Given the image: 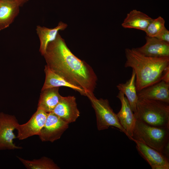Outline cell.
Wrapping results in <instances>:
<instances>
[{
    "mask_svg": "<svg viewBox=\"0 0 169 169\" xmlns=\"http://www.w3.org/2000/svg\"><path fill=\"white\" fill-rule=\"evenodd\" d=\"M47 65L71 84L82 89L88 98L94 95L97 77L92 68L68 48L59 33L43 55Z\"/></svg>",
    "mask_w": 169,
    "mask_h": 169,
    "instance_id": "obj_1",
    "label": "cell"
},
{
    "mask_svg": "<svg viewBox=\"0 0 169 169\" xmlns=\"http://www.w3.org/2000/svg\"><path fill=\"white\" fill-rule=\"evenodd\" d=\"M125 68L132 69L135 74L137 92L161 81L162 73L169 65V57H152L145 56L135 48L125 50Z\"/></svg>",
    "mask_w": 169,
    "mask_h": 169,
    "instance_id": "obj_2",
    "label": "cell"
},
{
    "mask_svg": "<svg viewBox=\"0 0 169 169\" xmlns=\"http://www.w3.org/2000/svg\"><path fill=\"white\" fill-rule=\"evenodd\" d=\"M135 116L136 119L150 125L169 128V104L138 98Z\"/></svg>",
    "mask_w": 169,
    "mask_h": 169,
    "instance_id": "obj_3",
    "label": "cell"
},
{
    "mask_svg": "<svg viewBox=\"0 0 169 169\" xmlns=\"http://www.w3.org/2000/svg\"><path fill=\"white\" fill-rule=\"evenodd\" d=\"M130 140L137 141L160 152L169 140V128L151 125L136 119Z\"/></svg>",
    "mask_w": 169,
    "mask_h": 169,
    "instance_id": "obj_4",
    "label": "cell"
},
{
    "mask_svg": "<svg viewBox=\"0 0 169 169\" xmlns=\"http://www.w3.org/2000/svg\"><path fill=\"white\" fill-rule=\"evenodd\" d=\"M88 98L95 112L98 130H103L108 129L110 126H113L127 135L126 131L120 122L117 114L113 111L107 99H98L94 95Z\"/></svg>",
    "mask_w": 169,
    "mask_h": 169,
    "instance_id": "obj_5",
    "label": "cell"
},
{
    "mask_svg": "<svg viewBox=\"0 0 169 169\" xmlns=\"http://www.w3.org/2000/svg\"><path fill=\"white\" fill-rule=\"evenodd\" d=\"M18 124L14 116L0 113V150L22 149L13 142V139L17 138L13 131Z\"/></svg>",
    "mask_w": 169,
    "mask_h": 169,
    "instance_id": "obj_6",
    "label": "cell"
},
{
    "mask_svg": "<svg viewBox=\"0 0 169 169\" xmlns=\"http://www.w3.org/2000/svg\"><path fill=\"white\" fill-rule=\"evenodd\" d=\"M68 125V123L54 112H50L38 136L42 141L53 142L60 138Z\"/></svg>",
    "mask_w": 169,
    "mask_h": 169,
    "instance_id": "obj_7",
    "label": "cell"
},
{
    "mask_svg": "<svg viewBox=\"0 0 169 169\" xmlns=\"http://www.w3.org/2000/svg\"><path fill=\"white\" fill-rule=\"evenodd\" d=\"M48 114L42 110L37 109L27 122L22 125L18 124L16 129L18 131L16 138L23 140L38 135L45 123Z\"/></svg>",
    "mask_w": 169,
    "mask_h": 169,
    "instance_id": "obj_8",
    "label": "cell"
},
{
    "mask_svg": "<svg viewBox=\"0 0 169 169\" xmlns=\"http://www.w3.org/2000/svg\"><path fill=\"white\" fill-rule=\"evenodd\" d=\"M132 141L136 143L138 153L152 169H169V160L160 151L137 141Z\"/></svg>",
    "mask_w": 169,
    "mask_h": 169,
    "instance_id": "obj_9",
    "label": "cell"
},
{
    "mask_svg": "<svg viewBox=\"0 0 169 169\" xmlns=\"http://www.w3.org/2000/svg\"><path fill=\"white\" fill-rule=\"evenodd\" d=\"M53 112L68 124L75 122L80 115L73 96H62Z\"/></svg>",
    "mask_w": 169,
    "mask_h": 169,
    "instance_id": "obj_10",
    "label": "cell"
},
{
    "mask_svg": "<svg viewBox=\"0 0 169 169\" xmlns=\"http://www.w3.org/2000/svg\"><path fill=\"white\" fill-rule=\"evenodd\" d=\"M28 0H0V31L13 22L18 14L20 7Z\"/></svg>",
    "mask_w": 169,
    "mask_h": 169,
    "instance_id": "obj_11",
    "label": "cell"
},
{
    "mask_svg": "<svg viewBox=\"0 0 169 169\" xmlns=\"http://www.w3.org/2000/svg\"><path fill=\"white\" fill-rule=\"evenodd\" d=\"M117 97L120 100L121 108L117 114L120 122L126 131L128 138L130 139L135 125L136 119L126 97L119 91Z\"/></svg>",
    "mask_w": 169,
    "mask_h": 169,
    "instance_id": "obj_12",
    "label": "cell"
},
{
    "mask_svg": "<svg viewBox=\"0 0 169 169\" xmlns=\"http://www.w3.org/2000/svg\"><path fill=\"white\" fill-rule=\"evenodd\" d=\"M146 43L143 46L135 48L141 54L152 57H169V43L155 37H146Z\"/></svg>",
    "mask_w": 169,
    "mask_h": 169,
    "instance_id": "obj_13",
    "label": "cell"
},
{
    "mask_svg": "<svg viewBox=\"0 0 169 169\" xmlns=\"http://www.w3.org/2000/svg\"><path fill=\"white\" fill-rule=\"evenodd\" d=\"M138 98L159 100L169 104V84L160 81L137 92Z\"/></svg>",
    "mask_w": 169,
    "mask_h": 169,
    "instance_id": "obj_14",
    "label": "cell"
},
{
    "mask_svg": "<svg viewBox=\"0 0 169 169\" xmlns=\"http://www.w3.org/2000/svg\"><path fill=\"white\" fill-rule=\"evenodd\" d=\"M67 25L61 21L54 28H48L40 25L36 26V31L40 42L39 52L43 55L45 53L48 44L54 40L59 30H63L67 27Z\"/></svg>",
    "mask_w": 169,
    "mask_h": 169,
    "instance_id": "obj_15",
    "label": "cell"
},
{
    "mask_svg": "<svg viewBox=\"0 0 169 169\" xmlns=\"http://www.w3.org/2000/svg\"><path fill=\"white\" fill-rule=\"evenodd\" d=\"M152 19L146 14L133 9L127 14L121 25L125 28H134L145 32Z\"/></svg>",
    "mask_w": 169,
    "mask_h": 169,
    "instance_id": "obj_16",
    "label": "cell"
},
{
    "mask_svg": "<svg viewBox=\"0 0 169 169\" xmlns=\"http://www.w3.org/2000/svg\"><path fill=\"white\" fill-rule=\"evenodd\" d=\"M59 88L53 87L41 90L37 109L47 113L53 112L62 97L59 92Z\"/></svg>",
    "mask_w": 169,
    "mask_h": 169,
    "instance_id": "obj_17",
    "label": "cell"
},
{
    "mask_svg": "<svg viewBox=\"0 0 169 169\" xmlns=\"http://www.w3.org/2000/svg\"><path fill=\"white\" fill-rule=\"evenodd\" d=\"M44 70L45 79L41 90L53 87L65 86L77 91L82 95L86 96L82 89L69 83L63 77L52 70L47 65L45 66Z\"/></svg>",
    "mask_w": 169,
    "mask_h": 169,
    "instance_id": "obj_18",
    "label": "cell"
},
{
    "mask_svg": "<svg viewBox=\"0 0 169 169\" xmlns=\"http://www.w3.org/2000/svg\"><path fill=\"white\" fill-rule=\"evenodd\" d=\"M136 75L132 70L131 76L125 83H120L117 88L121 92L127 99L135 115L136 112V105L138 100L136 85Z\"/></svg>",
    "mask_w": 169,
    "mask_h": 169,
    "instance_id": "obj_19",
    "label": "cell"
},
{
    "mask_svg": "<svg viewBox=\"0 0 169 169\" xmlns=\"http://www.w3.org/2000/svg\"><path fill=\"white\" fill-rule=\"evenodd\" d=\"M24 166L28 169H58L59 167L49 158L43 157L38 159L25 160L18 157Z\"/></svg>",
    "mask_w": 169,
    "mask_h": 169,
    "instance_id": "obj_20",
    "label": "cell"
},
{
    "mask_svg": "<svg viewBox=\"0 0 169 169\" xmlns=\"http://www.w3.org/2000/svg\"><path fill=\"white\" fill-rule=\"evenodd\" d=\"M165 21L161 16L153 19L145 31L147 36L155 37L166 27Z\"/></svg>",
    "mask_w": 169,
    "mask_h": 169,
    "instance_id": "obj_21",
    "label": "cell"
},
{
    "mask_svg": "<svg viewBox=\"0 0 169 169\" xmlns=\"http://www.w3.org/2000/svg\"><path fill=\"white\" fill-rule=\"evenodd\" d=\"M155 38L169 43V31L166 28L161 31Z\"/></svg>",
    "mask_w": 169,
    "mask_h": 169,
    "instance_id": "obj_22",
    "label": "cell"
},
{
    "mask_svg": "<svg viewBox=\"0 0 169 169\" xmlns=\"http://www.w3.org/2000/svg\"><path fill=\"white\" fill-rule=\"evenodd\" d=\"M161 81L169 84V65L163 70L161 76Z\"/></svg>",
    "mask_w": 169,
    "mask_h": 169,
    "instance_id": "obj_23",
    "label": "cell"
},
{
    "mask_svg": "<svg viewBox=\"0 0 169 169\" xmlns=\"http://www.w3.org/2000/svg\"><path fill=\"white\" fill-rule=\"evenodd\" d=\"M160 152L165 157L169 160V140L165 143Z\"/></svg>",
    "mask_w": 169,
    "mask_h": 169,
    "instance_id": "obj_24",
    "label": "cell"
}]
</instances>
